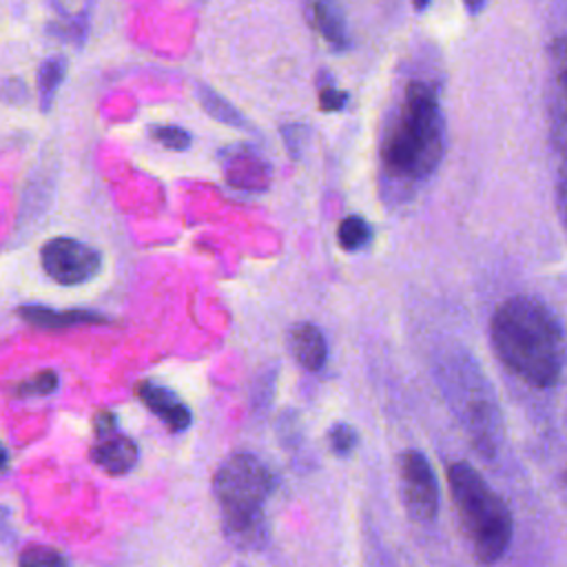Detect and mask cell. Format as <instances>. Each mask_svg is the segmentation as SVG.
Here are the masks:
<instances>
[{"instance_id": "1", "label": "cell", "mask_w": 567, "mask_h": 567, "mask_svg": "<svg viewBox=\"0 0 567 567\" xmlns=\"http://www.w3.org/2000/svg\"><path fill=\"white\" fill-rule=\"evenodd\" d=\"M445 151V120L434 89L410 82L381 137V182L392 202H405L434 175Z\"/></svg>"}, {"instance_id": "2", "label": "cell", "mask_w": 567, "mask_h": 567, "mask_svg": "<svg viewBox=\"0 0 567 567\" xmlns=\"http://www.w3.org/2000/svg\"><path fill=\"white\" fill-rule=\"evenodd\" d=\"M489 334L498 359L525 383L554 388L560 381L565 365L563 326L538 297L505 299L494 310Z\"/></svg>"}, {"instance_id": "3", "label": "cell", "mask_w": 567, "mask_h": 567, "mask_svg": "<svg viewBox=\"0 0 567 567\" xmlns=\"http://www.w3.org/2000/svg\"><path fill=\"white\" fill-rule=\"evenodd\" d=\"M447 485L474 558L496 563L512 543L514 523L509 507L470 463H454L447 472Z\"/></svg>"}, {"instance_id": "4", "label": "cell", "mask_w": 567, "mask_h": 567, "mask_svg": "<svg viewBox=\"0 0 567 567\" xmlns=\"http://www.w3.org/2000/svg\"><path fill=\"white\" fill-rule=\"evenodd\" d=\"M441 383L476 452L492 458L503 441V421L496 394L481 368L467 354H454L441 368Z\"/></svg>"}, {"instance_id": "5", "label": "cell", "mask_w": 567, "mask_h": 567, "mask_svg": "<svg viewBox=\"0 0 567 567\" xmlns=\"http://www.w3.org/2000/svg\"><path fill=\"white\" fill-rule=\"evenodd\" d=\"M272 489L268 467L252 454L228 456L213 476V494L221 505V518L264 514V503Z\"/></svg>"}, {"instance_id": "6", "label": "cell", "mask_w": 567, "mask_h": 567, "mask_svg": "<svg viewBox=\"0 0 567 567\" xmlns=\"http://www.w3.org/2000/svg\"><path fill=\"white\" fill-rule=\"evenodd\" d=\"M399 494L408 516L416 523H432L439 514V481L419 450L399 456Z\"/></svg>"}, {"instance_id": "7", "label": "cell", "mask_w": 567, "mask_h": 567, "mask_svg": "<svg viewBox=\"0 0 567 567\" xmlns=\"http://www.w3.org/2000/svg\"><path fill=\"white\" fill-rule=\"evenodd\" d=\"M40 261L44 272L62 286L84 284L102 268V255L93 246L71 237H55L47 241L40 250Z\"/></svg>"}, {"instance_id": "8", "label": "cell", "mask_w": 567, "mask_h": 567, "mask_svg": "<svg viewBox=\"0 0 567 567\" xmlns=\"http://www.w3.org/2000/svg\"><path fill=\"white\" fill-rule=\"evenodd\" d=\"M224 175L237 188L264 190L270 179V166L255 148L233 146L224 153Z\"/></svg>"}, {"instance_id": "9", "label": "cell", "mask_w": 567, "mask_h": 567, "mask_svg": "<svg viewBox=\"0 0 567 567\" xmlns=\"http://www.w3.org/2000/svg\"><path fill=\"white\" fill-rule=\"evenodd\" d=\"M135 392L146 403V408L155 416H159L171 430L182 432V430H186L190 425L193 414L186 408V403L173 390H168V388H164V385H159L155 381H140Z\"/></svg>"}, {"instance_id": "10", "label": "cell", "mask_w": 567, "mask_h": 567, "mask_svg": "<svg viewBox=\"0 0 567 567\" xmlns=\"http://www.w3.org/2000/svg\"><path fill=\"white\" fill-rule=\"evenodd\" d=\"M137 456H140V450H137L135 441L124 434H115V432L102 436L100 443L91 450V461L100 470H104L106 474H113V476L131 472L137 463Z\"/></svg>"}, {"instance_id": "11", "label": "cell", "mask_w": 567, "mask_h": 567, "mask_svg": "<svg viewBox=\"0 0 567 567\" xmlns=\"http://www.w3.org/2000/svg\"><path fill=\"white\" fill-rule=\"evenodd\" d=\"M290 350L299 365L306 370H319L323 368L328 359V346L321 334V330L312 323H297L290 330Z\"/></svg>"}, {"instance_id": "12", "label": "cell", "mask_w": 567, "mask_h": 567, "mask_svg": "<svg viewBox=\"0 0 567 567\" xmlns=\"http://www.w3.org/2000/svg\"><path fill=\"white\" fill-rule=\"evenodd\" d=\"M20 315L24 321H29L38 328H49V330L69 328V326H78V323L104 321L102 315H95L91 310H53V308H44V306L20 308Z\"/></svg>"}, {"instance_id": "13", "label": "cell", "mask_w": 567, "mask_h": 567, "mask_svg": "<svg viewBox=\"0 0 567 567\" xmlns=\"http://www.w3.org/2000/svg\"><path fill=\"white\" fill-rule=\"evenodd\" d=\"M315 22L319 33L332 44V49L343 51L348 47V33H346V22L339 11V7L330 0H317L315 2Z\"/></svg>"}, {"instance_id": "14", "label": "cell", "mask_w": 567, "mask_h": 567, "mask_svg": "<svg viewBox=\"0 0 567 567\" xmlns=\"http://www.w3.org/2000/svg\"><path fill=\"white\" fill-rule=\"evenodd\" d=\"M197 97H199L204 111H206L210 117H215L217 122H224V124L235 126V128H248L246 117H244L230 102H226L219 93H215L213 89L199 84V86H197Z\"/></svg>"}, {"instance_id": "15", "label": "cell", "mask_w": 567, "mask_h": 567, "mask_svg": "<svg viewBox=\"0 0 567 567\" xmlns=\"http://www.w3.org/2000/svg\"><path fill=\"white\" fill-rule=\"evenodd\" d=\"M66 73V60L62 55H53L42 62L38 71V93H40V106L42 111H49L58 86L62 84Z\"/></svg>"}, {"instance_id": "16", "label": "cell", "mask_w": 567, "mask_h": 567, "mask_svg": "<svg viewBox=\"0 0 567 567\" xmlns=\"http://www.w3.org/2000/svg\"><path fill=\"white\" fill-rule=\"evenodd\" d=\"M337 239H339L341 248L359 250L372 239V226L361 215H350V217L341 219L339 230H337Z\"/></svg>"}, {"instance_id": "17", "label": "cell", "mask_w": 567, "mask_h": 567, "mask_svg": "<svg viewBox=\"0 0 567 567\" xmlns=\"http://www.w3.org/2000/svg\"><path fill=\"white\" fill-rule=\"evenodd\" d=\"M151 137L171 151H186L190 146V133L186 128L173 126V124L151 126Z\"/></svg>"}, {"instance_id": "18", "label": "cell", "mask_w": 567, "mask_h": 567, "mask_svg": "<svg viewBox=\"0 0 567 567\" xmlns=\"http://www.w3.org/2000/svg\"><path fill=\"white\" fill-rule=\"evenodd\" d=\"M55 388H58V374L53 370H44L22 381L16 390L20 396H44V394H51Z\"/></svg>"}, {"instance_id": "19", "label": "cell", "mask_w": 567, "mask_h": 567, "mask_svg": "<svg viewBox=\"0 0 567 567\" xmlns=\"http://www.w3.org/2000/svg\"><path fill=\"white\" fill-rule=\"evenodd\" d=\"M18 563L29 567H62L66 565V558L51 547H29L27 551H22Z\"/></svg>"}, {"instance_id": "20", "label": "cell", "mask_w": 567, "mask_h": 567, "mask_svg": "<svg viewBox=\"0 0 567 567\" xmlns=\"http://www.w3.org/2000/svg\"><path fill=\"white\" fill-rule=\"evenodd\" d=\"M328 441L334 454L348 456L357 447V432L348 423H334L328 432Z\"/></svg>"}, {"instance_id": "21", "label": "cell", "mask_w": 567, "mask_h": 567, "mask_svg": "<svg viewBox=\"0 0 567 567\" xmlns=\"http://www.w3.org/2000/svg\"><path fill=\"white\" fill-rule=\"evenodd\" d=\"M348 102V93L332 86V84H323L319 89V106L321 111H341Z\"/></svg>"}, {"instance_id": "22", "label": "cell", "mask_w": 567, "mask_h": 567, "mask_svg": "<svg viewBox=\"0 0 567 567\" xmlns=\"http://www.w3.org/2000/svg\"><path fill=\"white\" fill-rule=\"evenodd\" d=\"M93 432L97 439L115 432V414L111 410H100L93 419Z\"/></svg>"}, {"instance_id": "23", "label": "cell", "mask_w": 567, "mask_h": 567, "mask_svg": "<svg viewBox=\"0 0 567 567\" xmlns=\"http://www.w3.org/2000/svg\"><path fill=\"white\" fill-rule=\"evenodd\" d=\"M463 2L467 4L470 11H478V9L485 4V0H463Z\"/></svg>"}, {"instance_id": "24", "label": "cell", "mask_w": 567, "mask_h": 567, "mask_svg": "<svg viewBox=\"0 0 567 567\" xmlns=\"http://www.w3.org/2000/svg\"><path fill=\"white\" fill-rule=\"evenodd\" d=\"M7 463H9V454H7V450L0 445V470H4Z\"/></svg>"}, {"instance_id": "25", "label": "cell", "mask_w": 567, "mask_h": 567, "mask_svg": "<svg viewBox=\"0 0 567 567\" xmlns=\"http://www.w3.org/2000/svg\"><path fill=\"white\" fill-rule=\"evenodd\" d=\"M427 2H430V0H414V7L421 11V9H423Z\"/></svg>"}]
</instances>
